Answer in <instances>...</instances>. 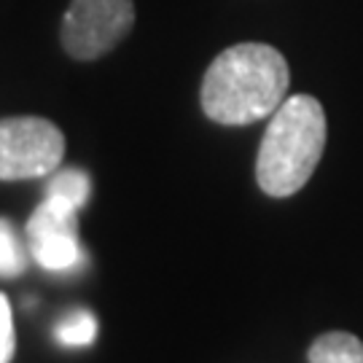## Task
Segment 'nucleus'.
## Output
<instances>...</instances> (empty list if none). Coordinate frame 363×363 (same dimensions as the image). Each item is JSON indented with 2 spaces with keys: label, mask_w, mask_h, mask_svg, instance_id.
Wrapping results in <instances>:
<instances>
[{
  "label": "nucleus",
  "mask_w": 363,
  "mask_h": 363,
  "mask_svg": "<svg viewBox=\"0 0 363 363\" xmlns=\"http://www.w3.org/2000/svg\"><path fill=\"white\" fill-rule=\"evenodd\" d=\"M291 70L286 57L269 43H237L210 62L202 81V108L208 118L240 127L272 116L286 103Z\"/></svg>",
  "instance_id": "nucleus-1"
},
{
  "label": "nucleus",
  "mask_w": 363,
  "mask_h": 363,
  "mask_svg": "<svg viewBox=\"0 0 363 363\" xmlns=\"http://www.w3.org/2000/svg\"><path fill=\"white\" fill-rule=\"evenodd\" d=\"M325 148L323 105L310 94L286 97L269 116L256 159V181L269 196H294L318 167Z\"/></svg>",
  "instance_id": "nucleus-2"
},
{
  "label": "nucleus",
  "mask_w": 363,
  "mask_h": 363,
  "mask_svg": "<svg viewBox=\"0 0 363 363\" xmlns=\"http://www.w3.org/2000/svg\"><path fill=\"white\" fill-rule=\"evenodd\" d=\"M65 135L49 118H0V181L52 175L62 164Z\"/></svg>",
  "instance_id": "nucleus-3"
},
{
  "label": "nucleus",
  "mask_w": 363,
  "mask_h": 363,
  "mask_svg": "<svg viewBox=\"0 0 363 363\" xmlns=\"http://www.w3.org/2000/svg\"><path fill=\"white\" fill-rule=\"evenodd\" d=\"M132 25V0H73L62 19V46L76 60H97L111 52Z\"/></svg>",
  "instance_id": "nucleus-4"
},
{
  "label": "nucleus",
  "mask_w": 363,
  "mask_h": 363,
  "mask_svg": "<svg viewBox=\"0 0 363 363\" xmlns=\"http://www.w3.org/2000/svg\"><path fill=\"white\" fill-rule=\"evenodd\" d=\"M27 250L49 272H70L84 261L78 242V210L67 202L43 196L27 220Z\"/></svg>",
  "instance_id": "nucleus-5"
},
{
  "label": "nucleus",
  "mask_w": 363,
  "mask_h": 363,
  "mask_svg": "<svg viewBox=\"0 0 363 363\" xmlns=\"http://www.w3.org/2000/svg\"><path fill=\"white\" fill-rule=\"evenodd\" d=\"M310 363H363V342L347 331H328L312 342Z\"/></svg>",
  "instance_id": "nucleus-6"
},
{
  "label": "nucleus",
  "mask_w": 363,
  "mask_h": 363,
  "mask_svg": "<svg viewBox=\"0 0 363 363\" xmlns=\"http://www.w3.org/2000/svg\"><path fill=\"white\" fill-rule=\"evenodd\" d=\"M43 191H46V196H52V199L67 202V205H73L76 210H81L89 202L91 178L81 167H65V169L57 167L49 175Z\"/></svg>",
  "instance_id": "nucleus-7"
},
{
  "label": "nucleus",
  "mask_w": 363,
  "mask_h": 363,
  "mask_svg": "<svg viewBox=\"0 0 363 363\" xmlns=\"http://www.w3.org/2000/svg\"><path fill=\"white\" fill-rule=\"evenodd\" d=\"M97 337V318L89 310H70L54 325V339L65 347H84Z\"/></svg>",
  "instance_id": "nucleus-8"
},
{
  "label": "nucleus",
  "mask_w": 363,
  "mask_h": 363,
  "mask_svg": "<svg viewBox=\"0 0 363 363\" xmlns=\"http://www.w3.org/2000/svg\"><path fill=\"white\" fill-rule=\"evenodd\" d=\"M30 250L11 220L0 218V277H19L27 269Z\"/></svg>",
  "instance_id": "nucleus-9"
},
{
  "label": "nucleus",
  "mask_w": 363,
  "mask_h": 363,
  "mask_svg": "<svg viewBox=\"0 0 363 363\" xmlns=\"http://www.w3.org/2000/svg\"><path fill=\"white\" fill-rule=\"evenodd\" d=\"M16 350V339H13V318L9 298L0 294V363H9Z\"/></svg>",
  "instance_id": "nucleus-10"
}]
</instances>
